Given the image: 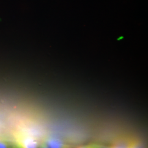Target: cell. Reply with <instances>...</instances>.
<instances>
[{
  "label": "cell",
  "mask_w": 148,
  "mask_h": 148,
  "mask_svg": "<svg viewBox=\"0 0 148 148\" xmlns=\"http://www.w3.org/2000/svg\"><path fill=\"white\" fill-rule=\"evenodd\" d=\"M17 144L21 148H38L36 139L30 135L20 134L17 137Z\"/></svg>",
  "instance_id": "obj_1"
},
{
  "label": "cell",
  "mask_w": 148,
  "mask_h": 148,
  "mask_svg": "<svg viewBox=\"0 0 148 148\" xmlns=\"http://www.w3.org/2000/svg\"><path fill=\"white\" fill-rule=\"evenodd\" d=\"M45 143L49 148H71V145L56 138H48Z\"/></svg>",
  "instance_id": "obj_2"
},
{
  "label": "cell",
  "mask_w": 148,
  "mask_h": 148,
  "mask_svg": "<svg viewBox=\"0 0 148 148\" xmlns=\"http://www.w3.org/2000/svg\"><path fill=\"white\" fill-rule=\"evenodd\" d=\"M11 144L7 140L0 139V148H10Z\"/></svg>",
  "instance_id": "obj_3"
},
{
  "label": "cell",
  "mask_w": 148,
  "mask_h": 148,
  "mask_svg": "<svg viewBox=\"0 0 148 148\" xmlns=\"http://www.w3.org/2000/svg\"><path fill=\"white\" fill-rule=\"evenodd\" d=\"M77 148H101L97 144H88V145H86L84 146L79 147Z\"/></svg>",
  "instance_id": "obj_4"
},
{
  "label": "cell",
  "mask_w": 148,
  "mask_h": 148,
  "mask_svg": "<svg viewBox=\"0 0 148 148\" xmlns=\"http://www.w3.org/2000/svg\"><path fill=\"white\" fill-rule=\"evenodd\" d=\"M38 148H49L47 146V145L46 144L45 142H42L40 144V145H39Z\"/></svg>",
  "instance_id": "obj_5"
},
{
  "label": "cell",
  "mask_w": 148,
  "mask_h": 148,
  "mask_svg": "<svg viewBox=\"0 0 148 148\" xmlns=\"http://www.w3.org/2000/svg\"><path fill=\"white\" fill-rule=\"evenodd\" d=\"M21 148L17 143L16 144H11V148Z\"/></svg>",
  "instance_id": "obj_6"
}]
</instances>
